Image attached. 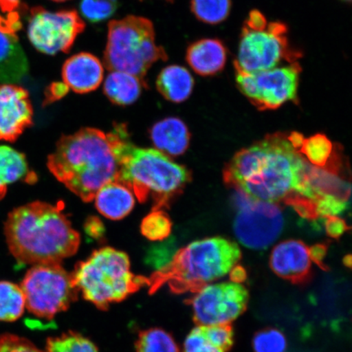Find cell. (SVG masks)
<instances>
[{"instance_id": "obj_1", "label": "cell", "mask_w": 352, "mask_h": 352, "mask_svg": "<svg viewBox=\"0 0 352 352\" xmlns=\"http://www.w3.org/2000/svg\"><path fill=\"white\" fill-rule=\"evenodd\" d=\"M311 166L287 135L276 132L236 153L223 170V182L253 200L278 205L302 197L314 201Z\"/></svg>"}, {"instance_id": "obj_2", "label": "cell", "mask_w": 352, "mask_h": 352, "mask_svg": "<svg viewBox=\"0 0 352 352\" xmlns=\"http://www.w3.org/2000/svg\"><path fill=\"white\" fill-rule=\"evenodd\" d=\"M130 140L124 124L109 133L83 129L61 138L48 157L52 175L83 201L90 202L101 187L120 177L121 157Z\"/></svg>"}, {"instance_id": "obj_3", "label": "cell", "mask_w": 352, "mask_h": 352, "mask_svg": "<svg viewBox=\"0 0 352 352\" xmlns=\"http://www.w3.org/2000/svg\"><path fill=\"white\" fill-rule=\"evenodd\" d=\"M4 232L10 252L25 264L60 263L80 245V235L59 204L34 201L13 210Z\"/></svg>"}, {"instance_id": "obj_4", "label": "cell", "mask_w": 352, "mask_h": 352, "mask_svg": "<svg viewBox=\"0 0 352 352\" xmlns=\"http://www.w3.org/2000/svg\"><path fill=\"white\" fill-rule=\"evenodd\" d=\"M241 258L239 246L223 237L195 241L177 250L166 265L147 277L146 286L151 294L165 285L175 294H195L227 275Z\"/></svg>"}, {"instance_id": "obj_5", "label": "cell", "mask_w": 352, "mask_h": 352, "mask_svg": "<svg viewBox=\"0 0 352 352\" xmlns=\"http://www.w3.org/2000/svg\"><path fill=\"white\" fill-rule=\"evenodd\" d=\"M191 179L190 170L157 149L136 147L131 140L123 148L118 182L129 187L142 204L151 198L153 210L169 208Z\"/></svg>"}, {"instance_id": "obj_6", "label": "cell", "mask_w": 352, "mask_h": 352, "mask_svg": "<svg viewBox=\"0 0 352 352\" xmlns=\"http://www.w3.org/2000/svg\"><path fill=\"white\" fill-rule=\"evenodd\" d=\"M72 276L83 298L103 311L146 286L147 279L132 274L127 254L111 248L96 250L77 264Z\"/></svg>"}, {"instance_id": "obj_7", "label": "cell", "mask_w": 352, "mask_h": 352, "mask_svg": "<svg viewBox=\"0 0 352 352\" xmlns=\"http://www.w3.org/2000/svg\"><path fill=\"white\" fill-rule=\"evenodd\" d=\"M166 60L164 48L156 43L151 21L129 16L109 22L104 54V65L109 72L129 73L144 81L154 63Z\"/></svg>"}, {"instance_id": "obj_8", "label": "cell", "mask_w": 352, "mask_h": 352, "mask_svg": "<svg viewBox=\"0 0 352 352\" xmlns=\"http://www.w3.org/2000/svg\"><path fill=\"white\" fill-rule=\"evenodd\" d=\"M300 52L294 50L288 28L278 21H268L261 12L250 13L242 28L234 61L236 72L252 74L297 63Z\"/></svg>"}, {"instance_id": "obj_9", "label": "cell", "mask_w": 352, "mask_h": 352, "mask_svg": "<svg viewBox=\"0 0 352 352\" xmlns=\"http://www.w3.org/2000/svg\"><path fill=\"white\" fill-rule=\"evenodd\" d=\"M25 306L38 318L52 320L67 310L78 298V290L72 274L60 263L34 265L22 280Z\"/></svg>"}, {"instance_id": "obj_10", "label": "cell", "mask_w": 352, "mask_h": 352, "mask_svg": "<svg viewBox=\"0 0 352 352\" xmlns=\"http://www.w3.org/2000/svg\"><path fill=\"white\" fill-rule=\"evenodd\" d=\"M301 70L297 61L256 73L236 72V81L241 94L259 110L276 109L289 101L297 102Z\"/></svg>"}, {"instance_id": "obj_11", "label": "cell", "mask_w": 352, "mask_h": 352, "mask_svg": "<svg viewBox=\"0 0 352 352\" xmlns=\"http://www.w3.org/2000/svg\"><path fill=\"white\" fill-rule=\"evenodd\" d=\"M85 29V22L74 10L51 12L42 7H34L30 11L29 41L44 54L68 52Z\"/></svg>"}, {"instance_id": "obj_12", "label": "cell", "mask_w": 352, "mask_h": 352, "mask_svg": "<svg viewBox=\"0 0 352 352\" xmlns=\"http://www.w3.org/2000/svg\"><path fill=\"white\" fill-rule=\"evenodd\" d=\"M249 292L234 283L208 285L189 299L193 320L197 325L226 324L236 320L248 308Z\"/></svg>"}, {"instance_id": "obj_13", "label": "cell", "mask_w": 352, "mask_h": 352, "mask_svg": "<svg viewBox=\"0 0 352 352\" xmlns=\"http://www.w3.org/2000/svg\"><path fill=\"white\" fill-rule=\"evenodd\" d=\"M239 208L234 232L245 248L266 249L278 239L284 227L279 205L249 198Z\"/></svg>"}, {"instance_id": "obj_14", "label": "cell", "mask_w": 352, "mask_h": 352, "mask_svg": "<svg viewBox=\"0 0 352 352\" xmlns=\"http://www.w3.org/2000/svg\"><path fill=\"white\" fill-rule=\"evenodd\" d=\"M33 113L28 91L10 83L0 85V140L14 142L32 125Z\"/></svg>"}, {"instance_id": "obj_15", "label": "cell", "mask_w": 352, "mask_h": 352, "mask_svg": "<svg viewBox=\"0 0 352 352\" xmlns=\"http://www.w3.org/2000/svg\"><path fill=\"white\" fill-rule=\"evenodd\" d=\"M270 266L281 278L296 285L305 284L311 276L309 248L301 241L280 242L272 250Z\"/></svg>"}, {"instance_id": "obj_16", "label": "cell", "mask_w": 352, "mask_h": 352, "mask_svg": "<svg viewBox=\"0 0 352 352\" xmlns=\"http://www.w3.org/2000/svg\"><path fill=\"white\" fill-rule=\"evenodd\" d=\"M21 28L0 16V82L13 85L29 72L28 56L16 36Z\"/></svg>"}, {"instance_id": "obj_17", "label": "cell", "mask_w": 352, "mask_h": 352, "mask_svg": "<svg viewBox=\"0 0 352 352\" xmlns=\"http://www.w3.org/2000/svg\"><path fill=\"white\" fill-rule=\"evenodd\" d=\"M63 82L76 94H85L98 89L104 78V67L94 55L81 52L65 61Z\"/></svg>"}, {"instance_id": "obj_18", "label": "cell", "mask_w": 352, "mask_h": 352, "mask_svg": "<svg viewBox=\"0 0 352 352\" xmlns=\"http://www.w3.org/2000/svg\"><path fill=\"white\" fill-rule=\"evenodd\" d=\"M190 136L186 123L178 118H165L155 123L151 130L154 146L168 157H178L186 153Z\"/></svg>"}, {"instance_id": "obj_19", "label": "cell", "mask_w": 352, "mask_h": 352, "mask_svg": "<svg viewBox=\"0 0 352 352\" xmlns=\"http://www.w3.org/2000/svg\"><path fill=\"white\" fill-rule=\"evenodd\" d=\"M186 60L190 67L200 76H214L221 72L226 65L227 50L218 39H201L189 46Z\"/></svg>"}, {"instance_id": "obj_20", "label": "cell", "mask_w": 352, "mask_h": 352, "mask_svg": "<svg viewBox=\"0 0 352 352\" xmlns=\"http://www.w3.org/2000/svg\"><path fill=\"white\" fill-rule=\"evenodd\" d=\"M133 192L118 180L101 187L94 197L96 209L112 220H120L129 215L135 206Z\"/></svg>"}, {"instance_id": "obj_21", "label": "cell", "mask_w": 352, "mask_h": 352, "mask_svg": "<svg viewBox=\"0 0 352 352\" xmlns=\"http://www.w3.org/2000/svg\"><path fill=\"white\" fill-rule=\"evenodd\" d=\"M233 345L230 324L197 325L184 342V352H228Z\"/></svg>"}, {"instance_id": "obj_22", "label": "cell", "mask_w": 352, "mask_h": 352, "mask_svg": "<svg viewBox=\"0 0 352 352\" xmlns=\"http://www.w3.org/2000/svg\"><path fill=\"white\" fill-rule=\"evenodd\" d=\"M195 80L190 72L180 65H170L157 78V88L162 96L173 103H182L192 94Z\"/></svg>"}, {"instance_id": "obj_23", "label": "cell", "mask_w": 352, "mask_h": 352, "mask_svg": "<svg viewBox=\"0 0 352 352\" xmlns=\"http://www.w3.org/2000/svg\"><path fill=\"white\" fill-rule=\"evenodd\" d=\"M145 81L132 74L122 72H110L104 85V92L109 100L118 105H129L140 98Z\"/></svg>"}, {"instance_id": "obj_24", "label": "cell", "mask_w": 352, "mask_h": 352, "mask_svg": "<svg viewBox=\"0 0 352 352\" xmlns=\"http://www.w3.org/2000/svg\"><path fill=\"white\" fill-rule=\"evenodd\" d=\"M35 178L30 173L23 153L6 145L0 146V200L6 195L8 186L21 179Z\"/></svg>"}, {"instance_id": "obj_25", "label": "cell", "mask_w": 352, "mask_h": 352, "mask_svg": "<svg viewBox=\"0 0 352 352\" xmlns=\"http://www.w3.org/2000/svg\"><path fill=\"white\" fill-rule=\"evenodd\" d=\"M25 298L19 285L0 281V321H15L23 314Z\"/></svg>"}, {"instance_id": "obj_26", "label": "cell", "mask_w": 352, "mask_h": 352, "mask_svg": "<svg viewBox=\"0 0 352 352\" xmlns=\"http://www.w3.org/2000/svg\"><path fill=\"white\" fill-rule=\"evenodd\" d=\"M135 347L136 352H179L173 336L158 328L140 333Z\"/></svg>"}, {"instance_id": "obj_27", "label": "cell", "mask_w": 352, "mask_h": 352, "mask_svg": "<svg viewBox=\"0 0 352 352\" xmlns=\"http://www.w3.org/2000/svg\"><path fill=\"white\" fill-rule=\"evenodd\" d=\"M333 144L327 135L316 134L305 139L299 153L305 155L309 164L318 167L327 165L333 155Z\"/></svg>"}, {"instance_id": "obj_28", "label": "cell", "mask_w": 352, "mask_h": 352, "mask_svg": "<svg viewBox=\"0 0 352 352\" xmlns=\"http://www.w3.org/2000/svg\"><path fill=\"white\" fill-rule=\"evenodd\" d=\"M191 10L205 23H220L230 15L231 0H192Z\"/></svg>"}, {"instance_id": "obj_29", "label": "cell", "mask_w": 352, "mask_h": 352, "mask_svg": "<svg viewBox=\"0 0 352 352\" xmlns=\"http://www.w3.org/2000/svg\"><path fill=\"white\" fill-rule=\"evenodd\" d=\"M173 222L164 210H153L142 220L140 231L151 241H164L170 234Z\"/></svg>"}, {"instance_id": "obj_30", "label": "cell", "mask_w": 352, "mask_h": 352, "mask_svg": "<svg viewBox=\"0 0 352 352\" xmlns=\"http://www.w3.org/2000/svg\"><path fill=\"white\" fill-rule=\"evenodd\" d=\"M47 352H98L96 346L81 334L69 332L48 338Z\"/></svg>"}, {"instance_id": "obj_31", "label": "cell", "mask_w": 352, "mask_h": 352, "mask_svg": "<svg viewBox=\"0 0 352 352\" xmlns=\"http://www.w3.org/2000/svg\"><path fill=\"white\" fill-rule=\"evenodd\" d=\"M286 346V338L278 329L267 328L254 334V352H285Z\"/></svg>"}, {"instance_id": "obj_32", "label": "cell", "mask_w": 352, "mask_h": 352, "mask_svg": "<svg viewBox=\"0 0 352 352\" xmlns=\"http://www.w3.org/2000/svg\"><path fill=\"white\" fill-rule=\"evenodd\" d=\"M117 2L110 0H81L79 10L85 19L92 23L107 20L117 10Z\"/></svg>"}, {"instance_id": "obj_33", "label": "cell", "mask_w": 352, "mask_h": 352, "mask_svg": "<svg viewBox=\"0 0 352 352\" xmlns=\"http://www.w3.org/2000/svg\"><path fill=\"white\" fill-rule=\"evenodd\" d=\"M0 352H43L33 343L25 338L12 336V334H0Z\"/></svg>"}, {"instance_id": "obj_34", "label": "cell", "mask_w": 352, "mask_h": 352, "mask_svg": "<svg viewBox=\"0 0 352 352\" xmlns=\"http://www.w3.org/2000/svg\"><path fill=\"white\" fill-rule=\"evenodd\" d=\"M325 219V231L327 235L332 239H338L344 234V233L350 230V227L344 219L338 217V215H330L324 218Z\"/></svg>"}, {"instance_id": "obj_35", "label": "cell", "mask_w": 352, "mask_h": 352, "mask_svg": "<svg viewBox=\"0 0 352 352\" xmlns=\"http://www.w3.org/2000/svg\"><path fill=\"white\" fill-rule=\"evenodd\" d=\"M21 0H0V10L6 13V19L19 26H21Z\"/></svg>"}, {"instance_id": "obj_36", "label": "cell", "mask_w": 352, "mask_h": 352, "mask_svg": "<svg viewBox=\"0 0 352 352\" xmlns=\"http://www.w3.org/2000/svg\"><path fill=\"white\" fill-rule=\"evenodd\" d=\"M327 250L328 245L327 244H316L309 248L311 261L324 271L329 270L328 267L324 263V259L327 257Z\"/></svg>"}, {"instance_id": "obj_37", "label": "cell", "mask_w": 352, "mask_h": 352, "mask_svg": "<svg viewBox=\"0 0 352 352\" xmlns=\"http://www.w3.org/2000/svg\"><path fill=\"white\" fill-rule=\"evenodd\" d=\"M85 230L87 234L94 239H100L104 235V224L98 218L94 217L87 219Z\"/></svg>"}, {"instance_id": "obj_38", "label": "cell", "mask_w": 352, "mask_h": 352, "mask_svg": "<svg viewBox=\"0 0 352 352\" xmlns=\"http://www.w3.org/2000/svg\"><path fill=\"white\" fill-rule=\"evenodd\" d=\"M69 87L64 82H56L47 88L46 91V104L54 102L67 94Z\"/></svg>"}, {"instance_id": "obj_39", "label": "cell", "mask_w": 352, "mask_h": 352, "mask_svg": "<svg viewBox=\"0 0 352 352\" xmlns=\"http://www.w3.org/2000/svg\"><path fill=\"white\" fill-rule=\"evenodd\" d=\"M230 278L232 283L241 284L248 278V272H246L245 268L240 265H235L231 270Z\"/></svg>"}, {"instance_id": "obj_40", "label": "cell", "mask_w": 352, "mask_h": 352, "mask_svg": "<svg viewBox=\"0 0 352 352\" xmlns=\"http://www.w3.org/2000/svg\"><path fill=\"white\" fill-rule=\"evenodd\" d=\"M287 138L292 146L296 148V151H299L303 142H305V138H303V135L301 133H299V132L293 131L289 135H287Z\"/></svg>"}, {"instance_id": "obj_41", "label": "cell", "mask_w": 352, "mask_h": 352, "mask_svg": "<svg viewBox=\"0 0 352 352\" xmlns=\"http://www.w3.org/2000/svg\"><path fill=\"white\" fill-rule=\"evenodd\" d=\"M344 261V264L346 267H351V254L346 255V256L343 259Z\"/></svg>"}, {"instance_id": "obj_42", "label": "cell", "mask_w": 352, "mask_h": 352, "mask_svg": "<svg viewBox=\"0 0 352 352\" xmlns=\"http://www.w3.org/2000/svg\"><path fill=\"white\" fill-rule=\"evenodd\" d=\"M52 1H54V2H65V1H68V0H52Z\"/></svg>"}, {"instance_id": "obj_43", "label": "cell", "mask_w": 352, "mask_h": 352, "mask_svg": "<svg viewBox=\"0 0 352 352\" xmlns=\"http://www.w3.org/2000/svg\"><path fill=\"white\" fill-rule=\"evenodd\" d=\"M110 1L117 2V0H110Z\"/></svg>"}, {"instance_id": "obj_44", "label": "cell", "mask_w": 352, "mask_h": 352, "mask_svg": "<svg viewBox=\"0 0 352 352\" xmlns=\"http://www.w3.org/2000/svg\"><path fill=\"white\" fill-rule=\"evenodd\" d=\"M345 1H349H349H351V0H345Z\"/></svg>"}]
</instances>
